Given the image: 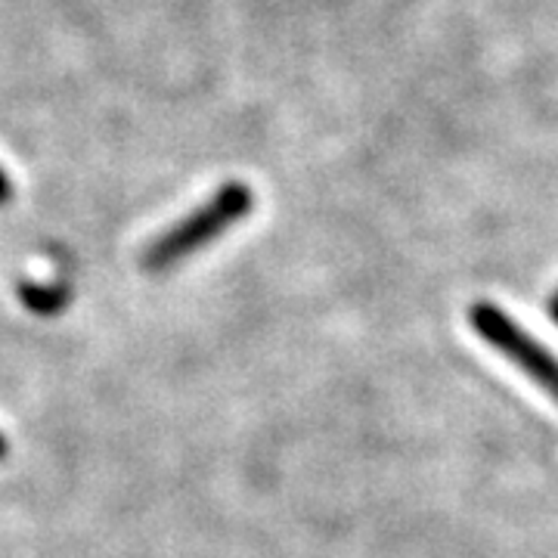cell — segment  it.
I'll return each instance as SVG.
<instances>
[{"label":"cell","instance_id":"3","mask_svg":"<svg viewBox=\"0 0 558 558\" xmlns=\"http://www.w3.org/2000/svg\"><path fill=\"white\" fill-rule=\"evenodd\" d=\"M22 301L35 311V314H57L65 304V289H38V286H22Z\"/></svg>","mask_w":558,"mask_h":558},{"label":"cell","instance_id":"2","mask_svg":"<svg viewBox=\"0 0 558 558\" xmlns=\"http://www.w3.org/2000/svg\"><path fill=\"white\" fill-rule=\"evenodd\" d=\"M469 317H472V326L481 339L494 344L499 354H506L537 381L543 391H549L558 400V360L543 344H537L527 332H521L519 326L494 304H475L469 311Z\"/></svg>","mask_w":558,"mask_h":558},{"label":"cell","instance_id":"1","mask_svg":"<svg viewBox=\"0 0 558 558\" xmlns=\"http://www.w3.org/2000/svg\"><path fill=\"white\" fill-rule=\"evenodd\" d=\"M255 205V196L245 183H227L220 186L211 199L202 205L199 211L186 215L174 223L171 230H165L159 240L153 242L143 255V267L149 270H165L171 264H178L186 255L199 252L202 245L218 240L220 233H227L240 218H245Z\"/></svg>","mask_w":558,"mask_h":558},{"label":"cell","instance_id":"4","mask_svg":"<svg viewBox=\"0 0 558 558\" xmlns=\"http://www.w3.org/2000/svg\"><path fill=\"white\" fill-rule=\"evenodd\" d=\"M10 196H13V183H10V178H7V171L0 168V205H3V202H10Z\"/></svg>","mask_w":558,"mask_h":558},{"label":"cell","instance_id":"5","mask_svg":"<svg viewBox=\"0 0 558 558\" xmlns=\"http://www.w3.org/2000/svg\"><path fill=\"white\" fill-rule=\"evenodd\" d=\"M7 453H10V447H7V438L0 435V459H7Z\"/></svg>","mask_w":558,"mask_h":558}]
</instances>
